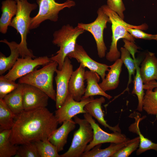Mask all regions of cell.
Instances as JSON below:
<instances>
[{
  "mask_svg": "<svg viewBox=\"0 0 157 157\" xmlns=\"http://www.w3.org/2000/svg\"><path fill=\"white\" fill-rule=\"evenodd\" d=\"M58 64L51 61L41 68L36 69L19 79L18 83L32 85L42 90L52 100L55 101L56 93L53 85L54 73Z\"/></svg>",
  "mask_w": 157,
  "mask_h": 157,
  "instance_id": "5b68a950",
  "label": "cell"
},
{
  "mask_svg": "<svg viewBox=\"0 0 157 157\" xmlns=\"http://www.w3.org/2000/svg\"><path fill=\"white\" fill-rule=\"evenodd\" d=\"M12 129L0 131V157H10L15 156L19 145L12 144L10 141Z\"/></svg>",
  "mask_w": 157,
  "mask_h": 157,
  "instance_id": "484cf974",
  "label": "cell"
},
{
  "mask_svg": "<svg viewBox=\"0 0 157 157\" xmlns=\"http://www.w3.org/2000/svg\"><path fill=\"white\" fill-rule=\"evenodd\" d=\"M123 62L120 59L115 61L112 65L109 66L110 69L106 77L99 84L101 88L104 92L116 88L119 84V77L122 71Z\"/></svg>",
  "mask_w": 157,
  "mask_h": 157,
  "instance_id": "d6986e66",
  "label": "cell"
},
{
  "mask_svg": "<svg viewBox=\"0 0 157 157\" xmlns=\"http://www.w3.org/2000/svg\"><path fill=\"white\" fill-rule=\"evenodd\" d=\"M85 67L80 64L71 76L68 85V94L74 100L80 101L84 95L85 90L84 85Z\"/></svg>",
  "mask_w": 157,
  "mask_h": 157,
  "instance_id": "9a60e30c",
  "label": "cell"
},
{
  "mask_svg": "<svg viewBox=\"0 0 157 157\" xmlns=\"http://www.w3.org/2000/svg\"><path fill=\"white\" fill-rule=\"evenodd\" d=\"M97 17L93 22L88 23H78L77 26L91 33L96 43L98 56L102 58L106 56L107 48L104 42L103 32L107 28V22L110 23V19L101 7L97 10Z\"/></svg>",
  "mask_w": 157,
  "mask_h": 157,
  "instance_id": "ba28073f",
  "label": "cell"
},
{
  "mask_svg": "<svg viewBox=\"0 0 157 157\" xmlns=\"http://www.w3.org/2000/svg\"><path fill=\"white\" fill-rule=\"evenodd\" d=\"M94 99L93 97L91 96L82 98L80 101H77L68 94L63 104L55 112V115L59 124L70 120L77 114L87 113L84 109L85 106Z\"/></svg>",
  "mask_w": 157,
  "mask_h": 157,
  "instance_id": "7c38bea8",
  "label": "cell"
},
{
  "mask_svg": "<svg viewBox=\"0 0 157 157\" xmlns=\"http://www.w3.org/2000/svg\"><path fill=\"white\" fill-rule=\"evenodd\" d=\"M23 95L24 111L46 108L48 104V96L32 85L24 84Z\"/></svg>",
  "mask_w": 157,
  "mask_h": 157,
  "instance_id": "4fadbf2b",
  "label": "cell"
},
{
  "mask_svg": "<svg viewBox=\"0 0 157 157\" xmlns=\"http://www.w3.org/2000/svg\"><path fill=\"white\" fill-rule=\"evenodd\" d=\"M58 124L55 115L46 107L24 110L15 118L10 141L19 145L48 139Z\"/></svg>",
  "mask_w": 157,
  "mask_h": 157,
  "instance_id": "6da1fadb",
  "label": "cell"
},
{
  "mask_svg": "<svg viewBox=\"0 0 157 157\" xmlns=\"http://www.w3.org/2000/svg\"><path fill=\"white\" fill-rule=\"evenodd\" d=\"M133 114V118L135 119V122L131 124L129 127L131 132L136 133L139 138L140 144L139 148L136 151V154L138 155L149 150H154L157 152V143L153 142L150 140L145 137L141 133L139 127L140 122L142 119L140 117L139 114L137 113Z\"/></svg>",
  "mask_w": 157,
  "mask_h": 157,
  "instance_id": "cb8c5ba5",
  "label": "cell"
},
{
  "mask_svg": "<svg viewBox=\"0 0 157 157\" xmlns=\"http://www.w3.org/2000/svg\"><path fill=\"white\" fill-rule=\"evenodd\" d=\"M140 71L144 84L157 80V58L154 53L149 51L146 53Z\"/></svg>",
  "mask_w": 157,
  "mask_h": 157,
  "instance_id": "ac0fdd59",
  "label": "cell"
},
{
  "mask_svg": "<svg viewBox=\"0 0 157 157\" xmlns=\"http://www.w3.org/2000/svg\"><path fill=\"white\" fill-rule=\"evenodd\" d=\"M19 83L16 89L3 99L8 107L16 116L24 111L23 95L24 84Z\"/></svg>",
  "mask_w": 157,
  "mask_h": 157,
  "instance_id": "d4e9b609",
  "label": "cell"
},
{
  "mask_svg": "<svg viewBox=\"0 0 157 157\" xmlns=\"http://www.w3.org/2000/svg\"><path fill=\"white\" fill-rule=\"evenodd\" d=\"M2 13L0 19V32L6 34L13 17L17 14V7L15 0H5L1 2Z\"/></svg>",
  "mask_w": 157,
  "mask_h": 157,
  "instance_id": "7402d4cb",
  "label": "cell"
},
{
  "mask_svg": "<svg viewBox=\"0 0 157 157\" xmlns=\"http://www.w3.org/2000/svg\"><path fill=\"white\" fill-rule=\"evenodd\" d=\"M107 5L123 19L124 18V12L126 8L122 0H107Z\"/></svg>",
  "mask_w": 157,
  "mask_h": 157,
  "instance_id": "e575fe53",
  "label": "cell"
},
{
  "mask_svg": "<svg viewBox=\"0 0 157 157\" xmlns=\"http://www.w3.org/2000/svg\"><path fill=\"white\" fill-rule=\"evenodd\" d=\"M0 42L7 44L9 47L11 52L8 57H6L0 52V75H1L12 68L19 58L20 53L18 44L15 42H9L6 39L1 40Z\"/></svg>",
  "mask_w": 157,
  "mask_h": 157,
  "instance_id": "603a6c76",
  "label": "cell"
},
{
  "mask_svg": "<svg viewBox=\"0 0 157 157\" xmlns=\"http://www.w3.org/2000/svg\"><path fill=\"white\" fill-rule=\"evenodd\" d=\"M84 77L87 85L82 98H87L98 95L102 96L108 99L112 98L111 96L106 93L100 87L98 84L100 77L97 73L90 70L86 71Z\"/></svg>",
  "mask_w": 157,
  "mask_h": 157,
  "instance_id": "ffe728a7",
  "label": "cell"
},
{
  "mask_svg": "<svg viewBox=\"0 0 157 157\" xmlns=\"http://www.w3.org/2000/svg\"><path fill=\"white\" fill-rule=\"evenodd\" d=\"M67 56L70 59H76L78 63L85 67L97 73L101 77L102 80L106 76V72L109 69V66L96 62L91 58L83 47L77 43L74 51L68 54Z\"/></svg>",
  "mask_w": 157,
  "mask_h": 157,
  "instance_id": "5bb4252c",
  "label": "cell"
},
{
  "mask_svg": "<svg viewBox=\"0 0 157 157\" xmlns=\"http://www.w3.org/2000/svg\"><path fill=\"white\" fill-rule=\"evenodd\" d=\"M73 118L76 124L79 125V128L74 132L69 148L66 152L60 155V157H81L93 139V130L88 122L76 115Z\"/></svg>",
  "mask_w": 157,
  "mask_h": 157,
  "instance_id": "8992f818",
  "label": "cell"
},
{
  "mask_svg": "<svg viewBox=\"0 0 157 157\" xmlns=\"http://www.w3.org/2000/svg\"><path fill=\"white\" fill-rule=\"evenodd\" d=\"M135 138L119 143H111L110 145L104 149L101 148L102 144H98L91 149L85 152L81 157H110L123 147L135 140Z\"/></svg>",
  "mask_w": 157,
  "mask_h": 157,
  "instance_id": "44dd1931",
  "label": "cell"
},
{
  "mask_svg": "<svg viewBox=\"0 0 157 157\" xmlns=\"http://www.w3.org/2000/svg\"><path fill=\"white\" fill-rule=\"evenodd\" d=\"M139 138L138 136L133 141L115 153L112 157H128L139 147Z\"/></svg>",
  "mask_w": 157,
  "mask_h": 157,
  "instance_id": "836d02e7",
  "label": "cell"
},
{
  "mask_svg": "<svg viewBox=\"0 0 157 157\" xmlns=\"http://www.w3.org/2000/svg\"><path fill=\"white\" fill-rule=\"evenodd\" d=\"M157 88V82L156 81H153L149 82L145 84H144L143 88L144 90L151 89Z\"/></svg>",
  "mask_w": 157,
  "mask_h": 157,
  "instance_id": "74e56055",
  "label": "cell"
},
{
  "mask_svg": "<svg viewBox=\"0 0 157 157\" xmlns=\"http://www.w3.org/2000/svg\"><path fill=\"white\" fill-rule=\"evenodd\" d=\"M146 90L143 101V110L148 115L157 116V88Z\"/></svg>",
  "mask_w": 157,
  "mask_h": 157,
  "instance_id": "83f0119b",
  "label": "cell"
},
{
  "mask_svg": "<svg viewBox=\"0 0 157 157\" xmlns=\"http://www.w3.org/2000/svg\"><path fill=\"white\" fill-rule=\"evenodd\" d=\"M36 1L39 6V10L35 16L31 18L30 30L37 28L47 20L57 21L58 14L61 10L76 5V3L72 0H67L62 3H58L55 0H36Z\"/></svg>",
  "mask_w": 157,
  "mask_h": 157,
  "instance_id": "52a82bcc",
  "label": "cell"
},
{
  "mask_svg": "<svg viewBox=\"0 0 157 157\" xmlns=\"http://www.w3.org/2000/svg\"><path fill=\"white\" fill-rule=\"evenodd\" d=\"M101 7L108 16L112 24V42L109 51L106 55V59L110 62H115L119 59L121 53L117 49V44L120 39H124L134 42L135 38L127 30L128 27L146 30L148 28L147 24H144L139 26L129 24L124 22L117 14L111 10L107 5Z\"/></svg>",
  "mask_w": 157,
  "mask_h": 157,
  "instance_id": "7a4b0ae2",
  "label": "cell"
},
{
  "mask_svg": "<svg viewBox=\"0 0 157 157\" xmlns=\"http://www.w3.org/2000/svg\"><path fill=\"white\" fill-rule=\"evenodd\" d=\"M139 62L136 66V74L133 81V87L132 92V94L137 96L138 99V105L137 110L140 112L143 110V101L145 93L143 88L144 83L140 74Z\"/></svg>",
  "mask_w": 157,
  "mask_h": 157,
  "instance_id": "f1b7e54d",
  "label": "cell"
},
{
  "mask_svg": "<svg viewBox=\"0 0 157 157\" xmlns=\"http://www.w3.org/2000/svg\"><path fill=\"white\" fill-rule=\"evenodd\" d=\"M127 30L134 38L147 40H153V35L145 33L141 29L128 27Z\"/></svg>",
  "mask_w": 157,
  "mask_h": 157,
  "instance_id": "d590c367",
  "label": "cell"
},
{
  "mask_svg": "<svg viewBox=\"0 0 157 157\" xmlns=\"http://www.w3.org/2000/svg\"><path fill=\"white\" fill-rule=\"evenodd\" d=\"M16 115L6 105L3 99H0V130L12 129Z\"/></svg>",
  "mask_w": 157,
  "mask_h": 157,
  "instance_id": "4316f807",
  "label": "cell"
},
{
  "mask_svg": "<svg viewBox=\"0 0 157 157\" xmlns=\"http://www.w3.org/2000/svg\"><path fill=\"white\" fill-rule=\"evenodd\" d=\"M15 157H40L34 142L19 145Z\"/></svg>",
  "mask_w": 157,
  "mask_h": 157,
  "instance_id": "1f68e13d",
  "label": "cell"
},
{
  "mask_svg": "<svg viewBox=\"0 0 157 157\" xmlns=\"http://www.w3.org/2000/svg\"><path fill=\"white\" fill-rule=\"evenodd\" d=\"M84 118L91 124L93 130L92 140L88 145L85 152L91 149L95 146L105 143H119L128 139L125 135L118 132L109 133L102 130L97 124L93 117L88 113L83 114Z\"/></svg>",
  "mask_w": 157,
  "mask_h": 157,
  "instance_id": "8fae6325",
  "label": "cell"
},
{
  "mask_svg": "<svg viewBox=\"0 0 157 157\" xmlns=\"http://www.w3.org/2000/svg\"><path fill=\"white\" fill-rule=\"evenodd\" d=\"M120 59L127 68L129 73V80L127 88L125 90H128V86L132 81L131 76H134L136 70V66L139 62L137 60H134L131 57L129 52L125 48H120Z\"/></svg>",
  "mask_w": 157,
  "mask_h": 157,
  "instance_id": "4dcf8cb0",
  "label": "cell"
},
{
  "mask_svg": "<svg viewBox=\"0 0 157 157\" xmlns=\"http://www.w3.org/2000/svg\"><path fill=\"white\" fill-rule=\"evenodd\" d=\"M105 101V99L103 97L94 99L86 104L84 109L87 113L96 119L105 128H108L113 132H121L118 124L115 126H112L108 124L105 120L101 105Z\"/></svg>",
  "mask_w": 157,
  "mask_h": 157,
  "instance_id": "e0dca14e",
  "label": "cell"
},
{
  "mask_svg": "<svg viewBox=\"0 0 157 157\" xmlns=\"http://www.w3.org/2000/svg\"><path fill=\"white\" fill-rule=\"evenodd\" d=\"M152 39L157 41V34L153 35Z\"/></svg>",
  "mask_w": 157,
  "mask_h": 157,
  "instance_id": "f35d334b",
  "label": "cell"
},
{
  "mask_svg": "<svg viewBox=\"0 0 157 157\" xmlns=\"http://www.w3.org/2000/svg\"><path fill=\"white\" fill-rule=\"evenodd\" d=\"M16 1L17 7V13L13 19L10 26L15 28L20 35L21 41L18 44L20 56L22 58L30 57L34 58L36 57L32 51L27 47L26 39L30 30L31 18L30 16V14L37 8L38 5L35 3H30L28 0Z\"/></svg>",
  "mask_w": 157,
  "mask_h": 157,
  "instance_id": "3957f363",
  "label": "cell"
},
{
  "mask_svg": "<svg viewBox=\"0 0 157 157\" xmlns=\"http://www.w3.org/2000/svg\"><path fill=\"white\" fill-rule=\"evenodd\" d=\"M76 124L72 119L65 121L48 138V140L56 147L58 152L63 150L67 142L68 135L75 129Z\"/></svg>",
  "mask_w": 157,
  "mask_h": 157,
  "instance_id": "2e32d148",
  "label": "cell"
},
{
  "mask_svg": "<svg viewBox=\"0 0 157 157\" xmlns=\"http://www.w3.org/2000/svg\"><path fill=\"white\" fill-rule=\"evenodd\" d=\"M85 31L78 26L74 27L67 24L54 31L52 42L60 49L56 53V55L52 56L50 59L57 63L58 69H61L65 57L68 54L74 51L78 38Z\"/></svg>",
  "mask_w": 157,
  "mask_h": 157,
  "instance_id": "277c9868",
  "label": "cell"
},
{
  "mask_svg": "<svg viewBox=\"0 0 157 157\" xmlns=\"http://www.w3.org/2000/svg\"><path fill=\"white\" fill-rule=\"evenodd\" d=\"M34 142L40 157H60L56 147L48 139Z\"/></svg>",
  "mask_w": 157,
  "mask_h": 157,
  "instance_id": "f546056e",
  "label": "cell"
},
{
  "mask_svg": "<svg viewBox=\"0 0 157 157\" xmlns=\"http://www.w3.org/2000/svg\"><path fill=\"white\" fill-rule=\"evenodd\" d=\"M19 85L15 81L6 78L4 76H0V99H3L7 94L16 89Z\"/></svg>",
  "mask_w": 157,
  "mask_h": 157,
  "instance_id": "d6a6232c",
  "label": "cell"
},
{
  "mask_svg": "<svg viewBox=\"0 0 157 157\" xmlns=\"http://www.w3.org/2000/svg\"><path fill=\"white\" fill-rule=\"evenodd\" d=\"M16 1H18V0H16Z\"/></svg>",
  "mask_w": 157,
  "mask_h": 157,
  "instance_id": "ab89813d",
  "label": "cell"
},
{
  "mask_svg": "<svg viewBox=\"0 0 157 157\" xmlns=\"http://www.w3.org/2000/svg\"><path fill=\"white\" fill-rule=\"evenodd\" d=\"M73 66L69 58L66 56L60 70L57 69L55 77L56 84V107L59 108L65 101L68 94L69 82L73 72Z\"/></svg>",
  "mask_w": 157,
  "mask_h": 157,
  "instance_id": "30bf717a",
  "label": "cell"
},
{
  "mask_svg": "<svg viewBox=\"0 0 157 157\" xmlns=\"http://www.w3.org/2000/svg\"><path fill=\"white\" fill-rule=\"evenodd\" d=\"M33 58L30 57L19 58L12 68L4 75L5 77L15 81L40 66L44 65L52 61L47 56Z\"/></svg>",
  "mask_w": 157,
  "mask_h": 157,
  "instance_id": "9c48e42d",
  "label": "cell"
},
{
  "mask_svg": "<svg viewBox=\"0 0 157 157\" xmlns=\"http://www.w3.org/2000/svg\"><path fill=\"white\" fill-rule=\"evenodd\" d=\"M123 41L124 43V47L129 52L133 58L136 60L135 57V54L138 51L137 49L139 48L134 44V42L124 39H123Z\"/></svg>",
  "mask_w": 157,
  "mask_h": 157,
  "instance_id": "8d00e7d4",
  "label": "cell"
}]
</instances>
